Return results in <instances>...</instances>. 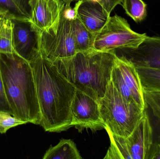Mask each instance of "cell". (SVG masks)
<instances>
[{
    "label": "cell",
    "instance_id": "6da1fadb",
    "mask_svg": "<svg viewBox=\"0 0 160 159\" xmlns=\"http://www.w3.org/2000/svg\"><path fill=\"white\" fill-rule=\"evenodd\" d=\"M29 63L33 73L41 112L40 126L49 132L68 129L72 127L71 107L76 87L40 51Z\"/></svg>",
    "mask_w": 160,
    "mask_h": 159
},
{
    "label": "cell",
    "instance_id": "7a4b0ae2",
    "mask_svg": "<svg viewBox=\"0 0 160 159\" xmlns=\"http://www.w3.org/2000/svg\"><path fill=\"white\" fill-rule=\"evenodd\" d=\"M0 70L12 115L40 125L41 112L30 63L15 53H0Z\"/></svg>",
    "mask_w": 160,
    "mask_h": 159
},
{
    "label": "cell",
    "instance_id": "3957f363",
    "mask_svg": "<svg viewBox=\"0 0 160 159\" xmlns=\"http://www.w3.org/2000/svg\"><path fill=\"white\" fill-rule=\"evenodd\" d=\"M117 56L115 50L105 52L93 49L52 62L76 89L98 101L111 82Z\"/></svg>",
    "mask_w": 160,
    "mask_h": 159
},
{
    "label": "cell",
    "instance_id": "277c9868",
    "mask_svg": "<svg viewBox=\"0 0 160 159\" xmlns=\"http://www.w3.org/2000/svg\"><path fill=\"white\" fill-rule=\"evenodd\" d=\"M98 102L106 131L124 138L130 135L145 111L124 98L111 81Z\"/></svg>",
    "mask_w": 160,
    "mask_h": 159
},
{
    "label": "cell",
    "instance_id": "5b68a950",
    "mask_svg": "<svg viewBox=\"0 0 160 159\" xmlns=\"http://www.w3.org/2000/svg\"><path fill=\"white\" fill-rule=\"evenodd\" d=\"M75 8L66 5L58 20L48 29L39 33L40 51L52 61L74 56L77 53L74 40L73 19Z\"/></svg>",
    "mask_w": 160,
    "mask_h": 159
},
{
    "label": "cell",
    "instance_id": "8992f818",
    "mask_svg": "<svg viewBox=\"0 0 160 159\" xmlns=\"http://www.w3.org/2000/svg\"><path fill=\"white\" fill-rule=\"evenodd\" d=\"M107 132L111 146L104 159H149L153 131L146 109L128 137L124 138Z\"/></svg>",
    "mask_w": 160,
    "mask_h": 159
},
{
    "label": "cell",
    "instance_id": "52a82bcc",
    "mask_svg": "<svg viewBox=\"0 0 160 159\" xmlns=\"http://www.w3.org/2000/svg\"><path fill=\"white\" fill-rule=\"evenodd\" d=\"M146 34L132 30L128 21L117 15L111 16L102 29L95 35L93 48L99 51L120 49H135L146 38Z\"/></svg>",
    "mask_w": 160,
    "mask_h": 159
},
{
    "label": "cell",
    "instance_id": "ba28073f",
    "mask_svg": "<svg viewBox=\"0 0 160 159\" xmlns=\"http://www.w3.org/2000/svg\"><path fill=\"white\" fill-rule=\"evenodd\" d=\"M111 82L128 101L136 104L143 110L146 109L143 90L136 67L123 55L116 58Z\"/></svg>",
    "mask_w": 160,
    "mask_h": 159
},
{
    "label": "cell",
    "instance_id": "9c48e42d",
    "mask_svg": "<svg viewBox=\"0 0 160 159\" xmlns=\"http://www.w3.org/2000/svg\"><path fill=\"white\" fill-rule=\"evenodd\" d=\"M72 127L79 131L83 129H104L102 119L98 102L82 91L76 89L71 107Z\"/></svg>",
    "mask_w": 160,
    "mask_h": 159
},
{
    "label": "cell",
    "instance_id": "30bf717a",
    "mask_svg": "<svg viewBox=\"0 0 160 159\" xmlns=\"http://www.w3.org/2000/svg\"><path fill=\"white\" fill-rule=\"evenodd\" d=\"M11 20L15 53L30 62L40 52L39 32L29 20Z\"/></svg>",
    "mask_w": 160,
    "mask_h": 159
},
{
    "label": "cell",
    "instance_id": "8fae6325",
    "mask_svg": "<svg viewBox=\"0 0 160 159\" xmlns=\"http://www.w3.org/2000/svg\"><path fill=\"white\" fill-rule=\"evenodd\" d=\"M29 21L39 33L52 26L60 18L64 5L59 0H30Z\"/></svg>",
    "mask_w": 160,
    "mask_h": 159
},
{
    "label": "cell",
    "instance_id": "7c38bea8",
    "mask_svg": "<svg viewBox=\"0 0 160 159\" xmlns=\"http://www.w3.org/2000/svg\"><path fill=\"white\" fill-rule=\"evenodd\" d=\"M135 67L160 69V37L147 36L135 49H120Z\"/></svg>",
    "mask_w": 160,
    "mask_h": 159
},
{
    "label": "cell",
    "instance_id": "4fadbf2b",
    "mask_svg": "<svg viewBox=\"0 0 160 159\" xmlns=\"http://www.w3.org/2000/svg\"><path fill=\"white\" fill-rule=\"evenodd\" d=\"M74 8L77 16L84 26L95 35L102 29L110 16L95 0L78 1Z\"/></svg>",
    "mask_w": 160,
    "mask_h": 159
},
{
    "label": "cell",
    "instance_id": "5bb4252c",
    "mask_svg": "<svg viewBox=\"0 0 160 159\" xmlns=\"http://www.w3.org/2000/svg\"><path fill=\"white\" fill-rule=\"evenodd\" d=\"M43 159H82L79 151L73 141L62 139L58 144L51 147Z\"/></svg>",
    "mask_w": 160,
    "mask_h": 159
},
{
    "label": "cell",
    "instance_id": "9a60e30c",
    "mask_svg": "<svg viewBox=\"0 0 160 159\" xmlns=\"http://www.w3.org/2000/svg\"><path fill=\"white\" fill-rule=\"evenodd\" d=\"M73 22L74 40L77 52L93 50L95 35L84 26L77 15L74 17Z\"/></svg>",
    "mask_w": 160,
    "mask_h": 159
},
{
    "label": "cell",
    "instance_id": "2e32d148",
    "mask_svg": "<svg viewBox=\"0 0 160 159\" xmlns=\"http://www.w3.org/2000/svg\"><path fill=\"white\" fill-rule=\"evenodd\" d=\"M143 91H160V69L135 67Z\"/></svg>",
    "mask_w": 160,
    "mask_h": 159
},
{
    "label": "cell",
    "instance_id": "e0dca14e",
    "mask_svg": "<svg viewBox=\"0 0 160 159\" xmlns=\"http://www.w3.org/2000/svg\"><path fill=\"white\" fill-rule=\"evenodd\" d=\"M14 53L12 20L9 17L2 15L0 21V53Z\"/></svg>",
    "mask_w": 160,
    "mask_h": 159
},
{
    "label": "cell",
    "instance_id": "ac0fdd59",
    "mask_svg": "<svg viewBox=\"0 0 160 159\" xmlns=\"http://www.w3.org/2000/svg\"><path fill=\"white\" fill-rule=\"evenodd\" d=\"M126 13L137 23L144 20L147 16V4L142 0H122Z\"/></svg>",
    "mask_w": 160,
    "mask_h": 159
},
{
    "label": "cell",
    "instance_id": "d6986e66",
    "mask_svg": "<svg viewBox=\"0 0 160 159\" xmlns=\"http://www.w3.org/2000/svg\"><path fill=\"white\" fill-rule=\"evenodd\" d=\"M0 14L11 19L29 21L11 0H0Z\"/></svg>",
    "mask_w": 160,
    "mask_h": 159
},
{
    "label": "cell",
    "instance_id": "ffe728a7",
    "mask_svg": "<svg viewBox=\"0 0 160 159\" xmlns=\"http://www.w3.org/2000/svg\"><path fill=\"white\" fill-rule=\"evenodd\" d=\"M26 124L25 121L13 116L8 112H0V133H5L9 129Z\"/></svg>",
    "mask_w": 160,
    "mask_h": 159
},
{
    "label": "cell",
    "instance_id": "44dd1931",
    "mask_svg": "<svg viewBox=\"0 0 160 159\" xmlns=\"http://www.w3.org/2000/svg\"><path fill=\"white\" fill-rule=\"evenodd\" d=\"M145 101L153 115L160 121V91H143Z\"/></svg>",
    "mask_w": 160,
    "mask_h": 159
},
{
    "label": "cell",
    "instance_id": "7402d4cb",
    "mask_svg": "<svg viewBox=\"0 0 160 159\" xmlns=\"http://www.w3.org/2000/svg\"><path fill=\"white\" fill-rule=\"evenodd\" d=\"M0 112H8L12 115V112H11L9 104L7 99L5 92L1 70H0Z\"/></svg>",
    "mask_w": 160,
    "mask_h": 159
},
{
    "label": "cell",
    "instance_id": "603a6c76",
    "mask_svg": "<svg viewBox=\"0 0 160 159\" xmlns=\"http://www.w3.org/2000/svg\"><path fill=\"white\" fill-rule=\"evenodd\" d=\"M99 3L100 4L102 7L103 9L107 12V14L110 16L112 10L115 7L122 4V0H95Z\"/></svg>",
    "mask_w": 160,
    "mask_h": 159
},
{
    "label": "cell",
    "instance_id": "cb8c5ba5",
    "mask_svg": "<svg viewBox=\"0 0 160 159\" xmlns=\"http://www.w3.org/2000/svg\"><path fill=\"white\" fill-rule=\"evenodd\" d=\"M19 10L30 19L31 7L29 5L30 0H11Z\"/></svg>",
    "mask_w": 160,
    "mask_h": 159
},
{
    "label": "cell",
    "instance_id": "d4e9b609",
    "mask_svg": "<svg viewBox=\"0 0 160 159\" xmlns=\"http://www.w3.org/2000/svg\"><path fill=\"white\" fill-rule=\"evenodd\" d=\"M148 159H160V143H153Z\"/></svg>",
    "mask_w": 160,
    "mask_h": 159
},
{
    "label": "cell",
    "instance_id": "484cf974",
    "mask_svg": "<svg viewBox=\"0 0 160 159\" xmlns=\"http://www.w3.org/2000/svg\"><path fill=\"white\" fill-rule=\"evenodd\" d=\"M59 1L61 2L63 4L66 5H70L72 2L75 1H78V0H59Z\"/></svg>",
    "mask_w": 160,
    "mask_h": 159
},
{
    "label": "cell",
    "instance_id": "4316f807",
    "mask_svg": "<svg viewBox=\"0 0 160 159\" xmlns=\"http://www.w3.org/2000/svg\"><path fill=\"white\" fill-rule=\"evenodd\" d=\"M2 15L0 14V21H1V17H2Z\"/></svg>",
    "mask_w": 160,
    "mask_h": 159
},
{
    "label": "cell",
    "instance_id": "83f0119b",
    "mask_svg": "<svg viewBox=\"0 0 160 159\" xmlns=\"http://www.w3.org/2000/svg\"><path fill=\"white\" fill-rule=\"evenodd\" d=\"M81 1V0H78V1Z\"/></svg>",
    "mask_w": 160,
    "mask_h": 159
}]
</instances>
